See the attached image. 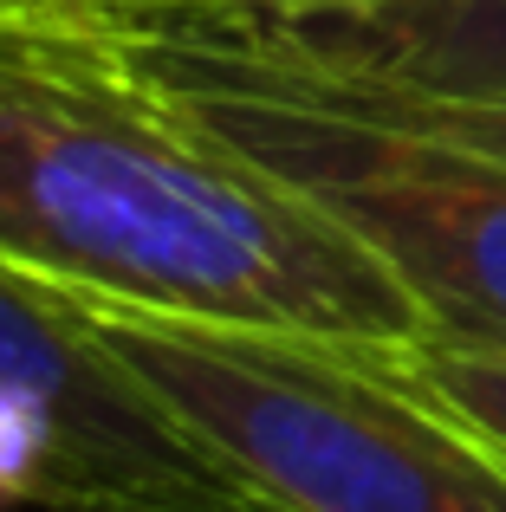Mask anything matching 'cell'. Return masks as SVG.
Wrapping results in <instances>:
<instances>
[{
  "mask_svg": "<svg viewBox=\"0 0 506 512\" xmlns=\"http://www.w3.org/2000/svg\"><path fill=\"white\" fill-rule=\"evenodd\" d=\"M0 266L72 305L357 350L429 338L351 227L202 130L124 13L91 7L0 13Z\"/></svg>",
  "mask_w": 506,
  "mask_h": 512,
  "instance_id": "obj_1",
  "label": "cell"
},
{
  "mask_svg": "<svg viewBox=\"0 0 506 512\" xmlns=\"http://www.w3.org/2000/svg\"><path fill=\"white\" fill-rule=\"evenodd\" d=\"M111 363L286 512H506V461L377 350L78 305Z\"/></svg>",
  "mask_w": 506,
  "mask_h": 512,
  "instance_id": "obj_2",
  "label": "cell"
},
{
  "mask_svg": "<svg viewBox=\"0 0 506 512\" xmlns=\"http://www.w3.org/2000/svg\"><path fill=\"white\" fill-rule=\"evenodd\" d=\"M130 52L228 150L344 221L422 305L429 338L506 350V163L318 98L163 7L124 13Z\"/></svg>",
  "mask_w": 506,
  "mask_h": 512,
  "instance_id": "obj_3",
  "label": "cell"
},
{
  "mask_svg": "<svg viewBox=\"0 0 506 512\" xmlns=\"http://www.w3.org/2000/svg\"><path fill=\"white\" fill-rule=\"evenodd\" d=\"M163 13L312 85L506 98V0H312L266 13Z\"/></svg>",
  "mask_w": 506,
  "mask_h": 512,
  "instance_id": "obj_4",
  "label": "cell"
},
{
  "mask_svg": "<svg viewBox=\"0 0 506 512\" xmlns=\"http://www.w3.org/2000/svg\"><path fill=\"white\" fill-rule=\"evenodd\" d=\"M0 396L52 415L91 461L98 487L215 474L208 454L111 363L85 312L13 266H0Z\"/></svg>",
  "mask_w": 506,
  "mask_h": 512,
  "instance_id": "obj_5",
  "label": "cell"
},
{
  "mask_svg": "<svg viewBox=\"0 0 506 512\" xmlns=\"http://www.w3.org/2000/svg\"><path fill=\"white\" fill-rule=\"evenodd\" d=\"M377 357L506 461V350L422 338V344H403V350H377Z\"/></svg>",
  "mask_w": 506,
  "mask_h": 512,
  "instance_id": "obj_6",
  "label": "cell"
},
{
  "mask_svg": "<svg viewBox=\"0 0 506 512\" xmlns=\"http://www.w3.org/2000/svg\"><path fill=\"white\" fill-rule=\"evenodd\" d=\"M98 487L91 461L52 415L0 396V512L13 506H52L59 493Z\"/></svg>",
  "mask_w": 506,
  "mask_h": 512,
  "instance_id": "obj_7",
  "label": "cell"
},
{
  "mask_svg": "<svg viewBox=\"0 0 506 512\" xmlns=\"http://www.w3.org/2000/svg\"><path fill=\"white\" fill-rule=\"evenodd\" d=\"M299 85H312V78H299ZM312 91L331 104H351L364 117H383V124H403V130H429V137L468 143V150H487L506 163V98H416V91H351V85H312Z\"/></svg>",
  "mask_w": 506,
  "mask_h": 512,
  "instance_id": "obj_8",
  "label": "cell"
},
{
  "mask_svg": "<svg viewBox=\"0 0 506 512\" xmlns=\"http://www.w3.org/2000/svg\"><path fill=\"white\" fill-rule=\"evenodd\" d=\"M46 512H286L279 500L241 487V480H143V487H78L59 493Z\"/></svg>",
  "mask_w": 506,
  "mask_h": 512,
  "instance_id": "obj_9",
  "label": "cell"
},
{
  "mask_svg": "<svg viewBox=\"0 0 506 512\" xmlns=\"http://www.w3.org/2000/svg\"><path fill=\"white\" fill-rule=\"evenodd\" d=\"M156 7H189V13H266V7H312V0H156Z\"/></svg>",
  "mask_w": 506,
  "mask_h": 512,
  "instance_id": "obj_10",
  "label": "cell"
},
{
  "mask_svg": "<svg viewBox=\"0 0 506 512\" xmlns=\"http://www.w3.org/2000/svg\"><path fill=\"white\" fill-rule=\"evenodd\" d=\"M33 7H85V0H0V13H33ZM98 13V7H91Z\"/></svg>",
  "mask_w": 506,
  "mask_h": 512,
  "instance_id": "obj_11",
  "label": "cell"
},
{
  "mask_svg": "<svg viewBox=\"0 0 506 512\" xmlns=\"http://www.w3.org/2000/svg\"><path fill=\"white\" fill-rule=\"evenodd\" d=\"M85 7H98V13H130V7H143V0H85Z\"/></svg>",
  "mask_w": 506,
  "mask_h": 512,
  "instance_id": "obj_12",
  "label": "cell"
}]
</instances>
